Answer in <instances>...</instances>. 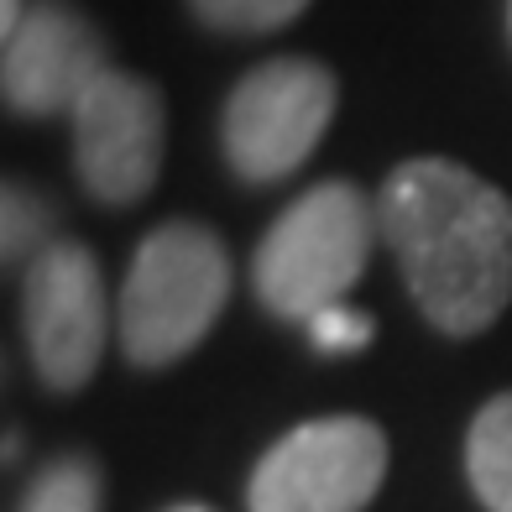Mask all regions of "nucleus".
I'll use <instances>...</instances> for the list:
<instances>
[{"instance_id":"1","label":"nucleus","mask_w":512,"mask_h":512,"mask_svg":"<svg viewBox=\"0 0 512 512\" xmlns=\"http://www.w3.org/2000/svg\"><path fill=\"white\" fill-rule=\"evenodd\" d=\"M413 304L445 335H481L512 298V199L450 157H408L377 199Z\"/></svg>"},{"instance_id":"6","label":"nucleus","mask_w":512,"mask_h":512,"mask_svg":"<svg viewBox=\"0 0 512 512\" xmlns=\"http://www.w3.org/2000/svg\"><path fill=\"white\" fill-rule=\"evenodd\" d=\"M21 324L37 377L53 392H79L105 356L110 298L95 251L79 241H53L27 262Z\"/></svg>"},{"instance_id":"4","label":"nucleus","mask_w":512,"mask_h":512,"mask_svg":"<svg viewBox=\"0 0 512 512\" xmlns=\"http://www.w3.org/2000/svg\"><path fill=\"white\" fill-rule=\"evenodd\" d=\"M340 84L314 58H272L230 89L220 115V147L230 173L246 183H277L304 168L330 131Z\"/></svg>"},{"instance_id":"5","label":"nucleus","mask_w":512,"mask_h":512,"mask_svg":"<svg viewBox=\"0 0 512 512\" xmlns=\"http://www.w3.org/2000/svg\"><path fill=\"white\" fill-rule=\"evenodd\" d=\"M387 476V434L361 413L309 418L256 460L251 512H366Z\"/></svg>"},{"instance_id":"11","label":"nucleus","mask_w":512,"mask_h":512,"mask_svg":"<svg viewBox=\"0 0 512 512\" xmlns=\"http://www.w3.org/2000/svg\"><path fill=\"white\" fill-rule=\"evenodd\" d=\"M189 11L215 32H277L309 11V0H189Z\"/></svg>"},{"instance_id":"15","label":"nucleus","mask_w":512,"mask_h":512,"mask_svg":"<svg viewBox=\"0 0 512 512\" xmlns=\"http://www.w3.org/2000/svg\"><path fill=\"white\" fill-rule=\"evenodd\" d=\"M168 512H209V507H199V502H178V507H168Z\"/></svg>"},{"instance_id":"7","label":"nucleus","mask_w":512,"mask_h":512,"mask_svg":"<svg viewBox=\"0 0 512 512\" xmlns=\"http://www.w3.org/2000/svg\"><path fill=\"white\" fill-rule=\"evenodd\" d=\"M68 121H74L79 183L100 204H136L152 194L168 142V110L152 79L105 68Z\"/></svg>"},{"instance_id":"13","label":"nucleus","mask_w":512,"mask_h":512,"mask_svg":"<svg viewBox=\"0 0 512 512\" xmlns=\"http://www.w3.org/2000/svg\"><path fill=\"white\" fill-rule=\"evenodd\" d=\"M371 335H377L371 314H361L351 304H330V309H319L309 319V340L324 356H351V351H361V345H371Z\"/></svg>"},{"instance_id":"16","label":"nucleus","mask_w":512,"mask_h":512,"mask_svg":"<svg viewBox=\"0 0 512 512\" xmlns=\"http://www.w3.org/2000/svg\"><path fill=\"white\" fill-rule=\"evenodd\" d=\"M507 32H512V0H507Z\"/></svg>"},{"instance_id":"8","label":"nucleus","mask_w":512,"mask_h":512,"mask_svg":"<svg viewBox=\"0 0 512 512\" xmlns=\"http://www.w3.org/2000/svg\"><path fill=\"white\" fill-rule=\"evenodd\" d=\"M0 95L6 110L48 121V115H74V105L95 89L105 74V42L89 27V16L68 0H32L27 16L0 37Z\"/></svg>"},{"instance_id":"3","label":"nucleus","mask_w":512,"mask_h":512,"mask_svg":"<svg viewBox=\"0 0 512 512\" xmlns=\"http://www.w3.org/2000/svg\"><path fill=\"white\" fill-rule=\"evenodd\" d=\"M377 204L356 183L330 178L314 183L304 199H293L256 246L251 283L262 309L277 319L309 324L319 309L345 304V293L361 283L371 241H377Z\"/></svg>"},{"instance_id":"14","label":"nucleus","mask_w":512,"mask_h":512,"mask_svg":"<svg viewBox=\"0 0 512 512\" xmlns=\"http://www.w3.org/2000/svg\"><path fill=\"white\" fill-rule=\"evenodd\" d=\"M21 16H27V0H0V37H6Z\"/></svg>"},{"instance_id":"2","label":"nucleus","mask_w":512,"mask_h":512,"mask_svg":"<svg viewBox=\"0 0 512 512\" xmlns=\"http://www.w3.org/2000/svg\"><path fill=\"white\" fill-rule=\"evenodd\" d=\"M230 304V256L209 225L173 220L136 246L115 335L131 366L162 371L194 351Z\"/></svg>"},{"instance_id":"10","label":"nucleus","mask_w":512,"mask_h":512,"mask_svg":"<svg viewBox=\"0 0 512 512\" xmlns=\"http://www.w3.org/2000/svg\"><path fill=\"white\" fill-rule=\"evenodd\" d=\"M100 497H105L100 465L89 455H58L48 471L32 481L21 512H100Z\"/></svg>"},{"instance_id":"12","label":"nucleus","mask_w":512,"mask_h":512,"mask_svg":"<svg viewBox=\"0 0 512 512\" xmlns=\"http://www.w3.org/2000/svg\"><path fill=\"white\" fill-rule=\"evenodd\" d=\"M0 215H6V230H0V241H6V262H21V256H32L48 241V204H42L32 189H21V183H6V204H0Z\"/></svg>"},{"instance_id":"9","label":"nucleus","mask_w":512,"mask_h":512,"mask_svg":"<svg viewBox=\"0 0 512 512\" xmlns=\"http://www.w3.org/2000/svg\"><path fill=\"white\" fill-rule=\"evenodd\" d=\"M465 476L486 512H512V392L492 398L465 434Z\"/></svg>"}]
</instances>
